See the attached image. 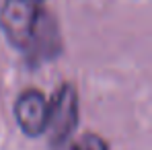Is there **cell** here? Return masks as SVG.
<instances>
[{
    "label": "cell",
    "instance_id": "1",
    "mask_svg": "<svg viewBox=\"0 0 152 150\" xmlns=\"http://www.w3.org/2000/svg\"><path fill=\"white\" fill-rule=\"evenodd\" d=\"M43 15L45 10L35 0H4L0 8V29L6 41L29 53L37 39Z\"/></svg>",
    "mask_w": 152,
    "mask_h": 150
},
{
    "label": "cell",
    "instance_id": "2",
    "mask_svg": "<svg viewBox=\"0 0 152 150\" xmlns=\"http://www.w3.org/2000/svg\"><path fill=\"white\" fill-rule=\"evenodd\" d=\"M78 125V93L74 84H62L50 101V132L51 144L74 136Z\"/></svg>",
    "mask_w": 152,
    "mask_h": 150
},
{
    "label": "cell",
    "instance_id": "3",
    "mask_svg": "<svg viewBox=\"0 0 152 150\" xmlns=\"http://www.w3.org/2000/svg\"><path fill=\"white\" fill-rule=\"evenodd\" d=\"M15 119L21 132L29 138L45 134L50 125V101L35 89L21 93L15 101Z\"/></svg>",
    "mask_w": 152,
    "mask_h": 150
},
{
    "label": "cell",
    "instance_id": "4",
    "mask_svg": "<svg viewBox=\"0 0 152 150\" xmlns=\"http://www.w3.org/2000/svg\"><path fill=\"white\" fill-rule=\"evenodd\" d=\"M53 150H109L107 142L97 134H78V136H70L58 144H53Z\"/></svg>",
    "mask_w": 152,
    "mask_h": 150
},
{
    "label": "cell",
    "instance_id": "5",
    "mask_svg": "<svg viewBox=\"0 0 152 150\" xmlns=\"http://www.w3.org/2000/svg\"><path fill=\"white\" fill-rule=\"evenodd\" d=\"M35 2H43V0H35Z\"/></svg>",
    "mask_w": 152,
    "mask_h": 150
}]
</instances>
